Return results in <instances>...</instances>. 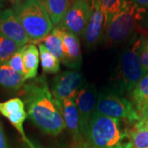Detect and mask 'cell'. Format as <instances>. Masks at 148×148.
I'll return each instance as SVG.
<instances>
[{
	"mask_svg": "<svg viewBox=\"0 0 148 148\" xmlns=\"http://www.w3.org/2000/svg\"><path fill=\"white\" fill-rule=\"evenodd\" d=\"M139 60L143 69L148 72V36L141 37V43L138 49Z\"/></svg>",
	"mask_w": 148,
	"mask_h": 148,
	"instance_id": "25",
	"label": "cell"
},
{
	"mask_svg": "<svg viewBox=\"0 0 148 148\" xmlns=\"http://www.w3.org/2000/svg\"><path fill=\"white\" fill-rule=\"evenodd\" d=\"M134 108L140 119L148 111V73L142 77L131 90Z\"/></svg>",
	"mask_w": 148,
	"mask_h": 148,
	"instance_id": "15",
	"label": "cell"
},
{
	"mask_svg": "<svg viewBox=\"0 0 148 148\" xmlns=\"http://www.w3.org/2000/svg\"><path fill=\"white\" fill-rule=\"evenodd\" d=\"M21 47L17 43L0 33V65L6 64Z\"/></svg>",
	"mask_w": 148,
	"mask_h": 148,
	"instance_id": "21",
	"label": "cell"
},
{
	"mask_svg": "<svg viewBox=\"0 0 148 148\" xmlns=\"http://www.w3.org/2000/svg\"><path fill=\"white\" fill-rule=\"evenodd\" d=\"M140 43L141 38L136 39L121 54L115 80V90L121 93L123 91L131 92L138 82L147 74L142 67L138 56Z\"/></svg>",
	"mask_w": 148,
	"mask_h": 148,
	"instance_id": "5",
	"label": "cell"
},
{
	"mask_svg": "<svg viewBox=\"0 0 148 148\" xmlns=\"http://www.w3.org/2000/svg\"><path fill=\"white\" fill-rule=\"evenodd\" d=\"M21 89L30 120L49 135L57 136L63 132L66 126L61 105L53 98L46 78L44 76L36 77Z\"/></svg>",
	"mask_w": 148,
	"mask_h": 148,
	"instance_id": "1",
	"label": "cell"
},
{
	"mask_svg": "<svg viewBox=\"0 0 148 148\" xmlns=\"http://www.w3.org/2000/svg\"><path fill=\"white\" fill-rule=\"evenodd\" d=\"M38 47L43 72L45 73H58L60 71V61L50 53L43 44L38 43Z\"/></svg>",
	"mask_w": 148,
	"mask_h": 148,
	"instance_id": "19",
	"label": "cell"
},
{
	"mask_svg": "<svg viewBox=\"0 0 148 148\" xmlns=\"http://www.w3.org/2000/svg\"><path fill=\"white\" fill-rule=\"evenodd\" d=\"M95 112L130 123L140 120L133 105L115 89L104 90L98 94Z\"/></svg>",
	"mask_w": 148,
	"mask_h": 148,
	"instance_id": "6",
	"label": "cell"
},
{
	"mask_svg": "<svg viewBox=\"0 0 148 148\" xmlns=\"http://www.w3.org/2000/svg\"><path fill=\"white\" fill-rule=\"evenodd\" d=\"M134 4L141 8H148V0H131Z\"/></svg>",
	"mask_w": 148,
	"mask_h": 148,
	"instance_id": "28",
	"label": "cell"
},
{
	"mask_svg": "<svg viewBox=\"0 0 148 148\" xmlns=\"http://www.w3.org/2000/svg\"><path fill=\"white\" fill-rule=\"evenodd\" d=\"M24 46H21L16 53H14L10 59L6 63L10 68L14 69L15 71L21 73L24 76V65H23V50Z\"/></svg>",
	"mask_w": 148,
	"mask_h": 148,
	"instance_id": "24",
	"label": "cell"
},
{
	"mask_svg": "<svg viewBox=\"0 0 148 148\" xmlns=\"http://www.w3.org/2000/svg\"><path fill=\"white\" fill-rule=\"evenodd\" d=\"M25 144H26V148H42L40 146H39V145H37L36 143L32 142L31 140L28 143H25Z\"/></svg>",
	"mask_w": 148,
	"mask_h": 148,
	"instance_id": "29",
	"label": "cell"
},
{
	"mask_svg": "<svg viewBox=\"0 0 148 148\" xmlns=\"http://www.w3.org/2000/svg\"><path fill=\"white\" fill-rule=\"evenodd\" d=\"M135 128H139V129H147L148 130V111L143 115L140 120L135 123Z\"/></svg>",
	"mask_w": 148,
	"mask_h": 148,
	"instance_id": "26",
	"label": "cell"
},
{
	"mask_svg": "<svg viewBox=\"0 0 148 148\" xmlns=\"http://www.w3.org/2000/svg\"><path fill=\"white\" fill-rule=\"evenodd\" d=\"M86 84V79L81 73L67 70L53 78L51 92L53 98L61 105L65 100L76 98Z\"/></svg>",
	"mask_w": 148,
	"mask_h": 148,
	"instance_id": "7",
	"label": "cell"
},
{
	"mask_svg": "<svg viewBox=\"0 0 148 148\" xmlns=\"http://www.w3.org/2000/svg\"><path fill=\"white\" fill-rule=\"evenodd\" d=\"M126 0H99L105 16V27L110 23L113 16L121 10Z\"/></svg>",
	"mask_w": 148,
	"mask_h": 148,
	"instance_id": "22",
	"label": "cell"
},
{
	"mask_svg": "<svg viewBox=\"0 0 148 148\" xmlns=\"http://www.w3.org/2000/svg\"><path fill=\"white\" fill-rule=\"evenodd\" d=\"M144 9L134 4L131 0H126L123 7L111 19L105 27L101 40L107 45L123 43L132 36L142 20Z\"/></svg>",
	"mask_w": 148,
	"mask_h": 148,
	"instance_id": "4",
	"label": "cell"
},
{
	"mask_svg": "<svg viewBox=\"0 0 148 148\" xmlns=\"http://www.w3.org/2000/svg\"><path fill=\"white\" fill-rule=\"evenodd\" d=\"M27 80L20 73L10 68L8 64L0 65V86L8 90L21 89Z\"/></svg>",
	"mask_w": 148,
	"mask_h": 148,
	"instance_id": "17",
	"label": "cell"
},
{
	"mask_svg": "<svg viewBox=\"0 0 148 148\" xmlns=\"http://www.w3.org/2000/svg\"><path fill=\"white\" fill-rule=\"evenodd\" d=\"M85 148H132L129 132L121 120L95 112L85 132Z\"/></svg>",
	"mask_w": 148,
	"mask_h": 148,
	"instance_id": "2",
	"label": "cell"
},
{
	"mask_svg": "<svg viewBox=\"0 0 148 148\" xmlns=\"http://www.w3.org/2000/svg\"><path fill=\"white\" fill-rule=\"evenodd\" d=\"M53 31L59 36L63 43L64 58L61 63L69 69L77 71L82 64L81 43L78 36L59 27H54Z\"/></svg>",
	"mask_w": 148,
	"mask_h": 148,
	"instance_id": "9",
	"label": "cell"
},
{
	"mask_svg": "<svg viewBox=\"0 0 148 148\" xmlns=\"http://www.w3.org/2000/svg\"><path fill=\"white\" fill-rule=\"evenodd\" d=\"M72 2H73V1H77V0H71Z\"/></svg>",
	"mask_w": 148,
	"mask_h": 148,
	"instance_id": "30",
	"label": "cell"
},
{
	"mask_svg": "<svg viewBox=\"0 0 148 148\" xmlns=\"http://www.w3.org/2000/svg\"><path fill=\"white\" fill-rule=\"evenodd\" d=\"M0 33L21 46L30 42L29 38L12 8H0Z\"/></svg>",
	"mask_w": 148,
	"mask_h": 148,
	"instance_id": "13",
	"label": "cell"
},
{
	"mask_svg": "<svg viewBox=\"0 0 148 148\" xmlns=\"http://www.w3.org/2000/svg\"><path fill=\"white\" fill-rule=\"evenodd\" d=\"M128 132L132 148H148V130L134 127Z\"/></svg>",
	"mask_w": 148,
	"mask_h": 148,
	"instance_id": "23",
	"label": "cell"
},
{
	"mask_svg": "<svg viewBox=\"0 0 148 148\" xmlns=\"http://www.w3.org/2000/svg\"><path fill=\"white\" fill-rule=\"evenodd\" d=\"M90 15V0L73 1L67 11L63 21L57 27H61L77 36L82 37Z\"/></svg>",
	"mask_w": 148,
	"mask_h": 148,
	"instance_id": "8",
	"label": "cell"
},
{
	"mask_svg": "<svg viewBox=\"0 0 148 148\" xmlns=\"http://www.w3.org/2000/svg\"><path fill=\"white\" fill-rule=\"evenodd\" d=\"M75 99L76 98H69L63 101L61 103V112L66 128L69 129L77 142L81 143L83 141V138L81 131L79 114Z\"/></svg>",
	"mask_w": 148,
	"mask_h": 148,
	"instance_id": "14",
	"label": "cell"
},
{
	"mask_svg": "<svg viewBox=\"0 0 148 148\" xmlns=\"http://www.w3.org/2000/svg\"><path fill=\"white\" fill-rule=\"evenodd\" d=\"M30 42L37 44L53 31V24L39 0H10Z\"/></svg>",
	"mask_w": 148,
	"mask_h": 148,
	"instance_id": "3",
	"label": "cell"
},
{
	"mask_svg": "<svg viewBox=\"0 0 148 148\" xmlns=\"http://www.w3.org/2000/svg\"><path fill=\"white\" fill-rule=\"evenodd\" d=\"M45 10L53 26H58L71 5V0H39Z\"/></svg>",
	"mask_w": 148,
	"mask_h": 148,
	"instance_id": "18",
	"label": "cell"
},
{
	"mask_svg": "<svg viewBox=\"0 0 148 148\" xmlns=\"http://www.w3.org/2000/svg\"><path fill=\"white\" fill-rule=\"evenodd\" d=\"M39 49L35 44H27L23 50V65L25 79L32 80L36 77L40 63Z\"/></svg>",
	"mask_w": 148,
	"mask_h": 148,
	"instance_id": "16",
	"label": "cell"
},
{
	"mask_svg": "<svg viewBox=\"0 0 148 148\" xmlns=\"http://www.w3.org/2000/svg\"><path fill=\"white\" fill-rule=\"evenodd\" d=\"M39 43L43 44L48 50L53 54L60 62L63 61L64 58L63 43L59 36L57 35L53 31H52Z\"/></svg>",
	"mask_w": 148,
	"mask_h": 148,
	"instance_id": "20",
	"label": "cell"
},
{
	"mask_svg": "<svg viewBox=\"0 0 148 148\" xmlns=\"http://www.w3.org/2000/svg\"><path fill=\"white\" fill-rule=\"evenodd\" d=\"M105 29V16L101 10L99 0H90V15L86 27L83 40L88 49L95 47L102 38Z\"/></svg>",
	"mask_w": 148,
	"mask_h": 148,
	"instance_id": "12",
	"label": "cell"
},
{
	"mask_svg": "<svg viewBox=\"0 0 148 148\" xmlns=\"http://www.w3.org/2000/svg\"><path fill=\"white\" fill-rule=\"evenodd\" d=\"M98 92L93 83H86L77 95L75 101L78 110L82 138L90 119L95 113Z\"/></svg>",
	"mask_w": 148,
	"mask_h": 148,
	"instance_id": "10",
	"label": "cell"
},
{
	"mask_svg": "<svg viewBox=\"0 0 148 148\" xmlns=\"http://www.w3.org/2000/svg\"><path fill=\"white\" fill-rule=\"evenodd\" d=\"M0 148H9L1 122H0Z\"/></svg>",
	"mask_w": 148,
	"mask_h": 148,
	"instance_id": "27",
	"label": "cell"
},
{
	"mask_svg": "<svg viewBox=\"0 0 148 148\" xmlns=\"http://www.w3.org/2000/svg\"><path fill=\"white\" fill-rule=\"evenodd\" d=\"M25 104L21 98L15 97L8 101L0 102V114L10 122L21 135L24 143L30 141L24 130V122L27 117Z\"/></svg>",
	"mask_w": 148,
	"mask_h": 148,
	"instance_id": "11",
	"label": "cell"
}]
</instances>
